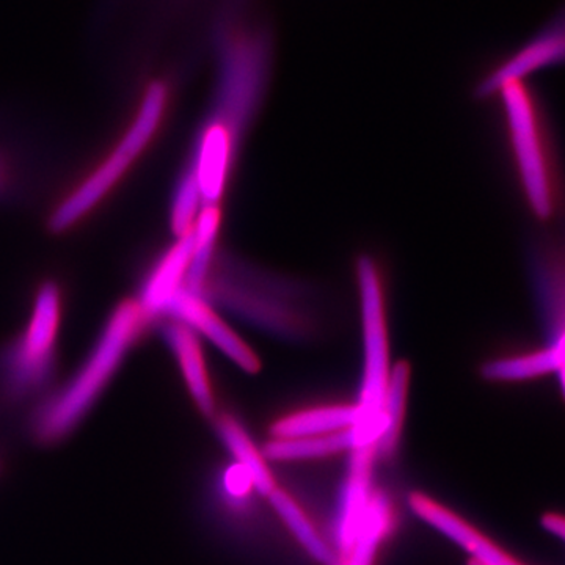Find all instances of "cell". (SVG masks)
Segmentation results:
<instances>
[{
  "mask_svg": "<svg viewBox=\"0 0 565 565\" xmlns=\"http://www.w3.org/2000/svg\"><path fill=\"white\" fill-rule=\"evenodd\" d=\"M236 156V145L225 126L212 120L204 122L189 167L199 184L203 206H217L221 202Z\"/></svg>",
  "mask_w": 565,
  "mask_h": 565,
  "instance_id": "cell-8",
  "label": "cell"
},
{
  "mask_svg": "<svg viewBox=\"0 0 565 565\" xmlns=\"http://www.w3.org/2000/svg\"><path fill=\"white\" fill-rule=\"evenodd\" d=\"M163 315L173 316L178 322L184 323L193 332H200L228 355L237 366L247 373H258L262 363L255 352L237 337L212 310L210 302L199 294L181 288L166 308Z\"/></svg>",
  "mask_w": 565,
  "mask_h": 565,
  "instance_id": "cell-7",
  "label": "cell"
},
{
  "mask_svg": "<svg viewBox=\"0 0 565 565\" xmlns=\"http://www.w3.org/2000/svg\"><path fill=\"white\" fill-rule=\"evenodd\" d=\"M500 93L508 111L509 129L527 200L539 217H550L553 211L552 185L533 99L523 82L505 85Z\"/></svg>",
  "mask_w": 565,
  "mask_h": 565,
  "instance_id": "cell-6",
  "label": "cell"
},
{
  "mask_svg": "<svg viewBox=\"0 0 565 565\" xmlns=\"http://www.w3.org/2000/svg\"><path fill=\"white\" fill-rule=\"evenodd\" d=\"M390 526H392V509L388 500L385 494H374L367 504L355 544L345 556L344 565H373L375 552L382 539L388 533Z\"/></svg>",
  "mask_w": 565,
  "mask_h": 565,
  "instance_id": "cell-20",
  "label": "cell"
},
{
  "mask_svg": "<svg viewBox=\"0 0 565 565\" xmlns=\"http://www.w3.org/2000/svg\"><path fill=\"white\" fill-rule=\"evenodd\" d=\"M359 419L356 405L310 408L280 419L274 424V438L319 437L352 429Z\"/></svg>",
  "mask_w": 565,
  "mask_h": 565,
  "instance_id": "cell-14",
  "label": "cell"
},
{
  "mask_svg": "<svg viewBox=\"0 0 565 565\" xmlns=\"http://www.w3.org/2000/svg\"><path fill=\"white\" fill-rule=\"evenodd\" d=\"M564 57V25L563 22L550 25L544 32L525 44L503 65L498 66L492 74L479 84V98L500 93L505 85L522 82L523 77L534 71L563 62Z\"/></svg>",
  "mask_w": 565,
  "mask_h": 565,
  "instance_id": "cell-10",
  "label": "cell"
},
{
  "mask_svg": "<svg viewBox=\"0 0 565 565\" xmlns=\"http://www.w3.org/2000/svg\"><path fill=\"white\" fill-rule=\"evenodd\" d=\"M217 427L223 444L232 451L237 465L243 467L250 476L253 489L269 497L277 489V486H275L273 473L267 468L266 460H264L262 452L256 449V446L253 445L243 424L237 423L233 416L222 415L218 418Z\"/></svg>",
  "mask_w": 565,
  "mask_h": 565,
  "instance_id": "cell-16",
  "label": "cell"
},
{
  "mask_svg": "<svg viewBox=\"0 0 565 565\" xmlns=\"http://www.w3.org/2000/svg\"><path fill=\"white\" fill-rule=\"evenodd\" d=\"M148 322L150 319L134 300L115 308L87 362L65 388L36 412L32 430L40 444H57L76 429L120 370L122 360Z\"/></svg>",
  "mask_w": 565,
  "mask_h": 565,
  "instance_id": "cell-1",
  "label": "cell"
},
{
  "mask_svg": "<svg viewBox=\"0 0 565 565\" xmlns=\"http://www.w3.org/2000/svg\"><path fill=\"white\" fill-rule=\"evenodd\" d=\"M225 487L234 497H243L253 487L250 476L247 475L243 467L236 463L226 471Z\"/></svg>",
  "mask_w": 565,
  "mask_h": 565,
  "instance_id": "cell-22",
  "label": "cell"
},
{
  "mask_svg": "<svg viewBox=\"0 0 565 565\" xmlns=\"http://www.w3.org/2000/svg\"><path fill=\"white\" fill-rule=\"evenodd\" d=\"M162 337L180 363L182 377H184L196 407L206 416L214 415V396H212L210 374H207L206 363H204L199 337L181 322L163 326Z\"/></svg>",
  "mask_w": 565,
  "mask_h": 565,
  "instance_id": "cell-12",
  "label": "cell"
},
{
  "mask_svg": "<svg viewBox=\"0 0 565 565\" xmlns=\"http://www.w3.org/2000/svg\"><path fill=\"white\" fill-rule=\"evenodd\" d=\"M217 87L207 120L221 122L239 150L241 139L262 103L270 66V41L250 21L226 14L214 28Z\"/></svg>",
  "mask_w": 565,
  "mask_h": 565,
  "instance_id": "cell-2",
  "label": "cell"
},
{
  "mask_svg": "<svg viewBox=\"0 0 565 565\" xmlns=\"http://www.w3.org/2000/svg\"><path fill=\"white\" fill-rule=\"evenodd\" d=\"M542 525H544L550 533L556 534L557 537H564L565 523L563 516L557 514H546L544 519H542Z\"/></svg>",
  "mask_w": 565,
  "mask_h": 565,
  "instance_id": "cell-23",
  "label": "cell"
},
{
  "mask_svg": "<svg viewBox=\"0 0 565 565\" xmlns=\"http://www.w3.org/2000/svg\"><path fill=\"white\" fill-rule=\"evenodd\" d=\"M202 204L199 184H196L191 170H188L178 182L173 196L172 214H170V225H172V232L178 239L192 232L196 212H199Z\"/></svg>",
  "mask_w": 565,
  "mask_h": 565,
  "instance_id": "cell-21",
  "label": "cell"
},
{
  "mask_svg": "<svg viewBox=\"0 0 565 565\" xmlns=\"http://www.w3.org/2000/svg\"><path fill=\"white\" fill-rule=\"evenodd\" d=\"M468 565H481V564H478V563H476V561L471 559L470 563H468Z\"/></svg>",
  "mask_w": 565,
  "mask_h": 565,
  "instance_id": "cell-24",
  "label": "cell"
},
{
  "mask_svg": "<svg viewBox=\"0 0 565 565\" xmlns=\"http://www.w3.org/2000/svg\"><path fill=\"white\" fill-rule=\"evenodd\" d=\"M193 245H195V241H193L191 232L180 237L178 243L170 247L152 267L150 275L141 286L140 297L137 300L148 319L162 316L173 297L184 286Z\"/></svg>",
  "mask_w": 565,
  "mask_h": 565,
  "instance_id": "cell-11",
  "label": "cell"
},
{
  "mask_svg": "<svg viewBox=\"0 0 565 565\" xmlns=\"http://www.w3.org/2000/svg\"><path fill=\"white\" fill-rule=\"evenodd\" d=\"M353 449L352 429L319 437L273 438L264 446V457L275 462L319 459Z\"/></svg>",
  "mask_w": 565,
  "mask_h": 565,
  "instance_id": "cell-17",
  "label": "cell"
},
{
  "mask_svg": "<svg viewBox=\"0 0 565 565\" xmlns=\"http://www.w3.org/2000/svg\"><path fill=\"white\" fill-rule=\"evenodd\" d=\"M559 371L563 382L564 371V332L557 334L555 344L530 355L512 356V359L494 360L482 366V375L487 381L515 382Z\"/></svg>",
  "mask_w": 565,
  "mask_h": 565,
  "instance_id": "cell-15",
  "label": "cell"
},
{
  "mask_svg": "<svg viewBox=\"0 0 565 565\" xmlns=\"http://www.w3.org/2000/svg\"><path fill=\"white\" fill-rule=\"evenodd\" d=\"M62 321L58 286H41L29 326L3 359V381L13 396H29L50 381Z\"/></svg>",
  "mask_w": 565,
  "mask_h": 565,
  "instance_id": "cell-5",
  "label": "cell"
},
{
  "mask_svg": "<svg viewBox=\"0 0 565 565\" xmlns=\"http://www.w3.org/2000/svg\"><path fill=\"white\" fill-rule=\"evenodd\" d=\"M167 104H169V87L166 82L152 81L141 98L140 109L129 126L128 132L118 141L115 150L52 214L50 223L52 232H65L71 225L79 222L121 180L126 170L139 158L158 132Z\"/></svg>",
  "mask_w": 565,
  "mask_h": 565,
  "instance_id": "cell-4",
  "label": "cell"
},
{
  "mask_svg": "<svg viewBox=\"0 0 565 565\" xmlns=\"http://www.w3.org/2000/svg\"><path fill=\"white\" fill-rule=\"evenodd\" d=\"M351 473H349L348 486H345L343 505H341L340 535L341 555L348 556L360 526L366 514L367 504H370V482L371 467L375 451L373 448L353 449Z\"/></svg>",
  "mask_w": 565,
  "mask_h": 565,
  "instance_id": "cell-13",
  "label": "cell"
},
{
  "mask_svg": "<svg viewBox=\"0 0 565 565\" xmlns=\"http://www.w3.org/2000/svg\"><path fill=\"white\" fill-rule=\"evenodd\" d=\"M356 273L362 300L364 375L356 405L359 419L352 427L353 449L373 448L375 451V444L385 430L384 405L392 373L384 286L370 256L359 259Z\"/></svg>",
  "mask_w": 565,
  "mask_h": 565,
  "instance_id": "cell-3",
  "label": "cell"
},
{
  "mask_svg": "<svg viewBox=\"0 0 565 565\" xmlns=\"http://www.w3.org/2000/svg\"><path fill=\"white\" fill-rule=\"evenodd\" d=\"M269 500L282 522L292 531L297 541L303 545V548L310 553L313 559L318 561L321 565H341V556L334 552L332 546L323 542L321 534L311 525L302 509L297 505L296 501L285 490L277 487L269 494Z\"/></svg>",
  "mask_w": 565,
  "mask_h": 565,
  "instance_id": "cell-18",
  "label": "cell"
},
{
  "mask_svg": "<svg viewBox=\"0 0 565 565\" xmlns=\"http://www.w3.org/2000/svg\"><path fill=\"white\" fill-rule=\"evenodd\" d=\"M411 367L407 363H397L390 373L388 388L384 405L385 430L375 444V456L388 459L396 451L403 429L405 405H407Z\"/></svg>",
  "mask_w": 565,
  "mask_h": 565,
  "instance_id": "cell-19",
  "label": "cell"
},
{
  "mask_svg": "<svg viewBox=\"0 0 565 565\" xmlns=\"http://www.w3.org/2000/svg\"><path fill=\"white\" fill-rule=\"evenodd\" d=\"M408 504L419 519L433 525L435 530L448 535L451 541L467 550L473 561L481 565H523L516 563L503 550L498 548L492 541L476 531L470 523L465 522L455 512L438 504L427 494L414 492L408 497Z\"/></svg>",
  "mask_w": 565,
  "mask_h": 565,
  "instance_id": "cell-9",
  "label": "cell"
}]
</instances>
